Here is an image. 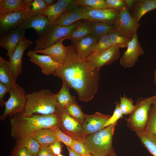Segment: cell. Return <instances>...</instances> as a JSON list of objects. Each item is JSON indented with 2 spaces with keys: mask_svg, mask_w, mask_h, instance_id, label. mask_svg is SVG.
I'll return each mask as SVG.
<instances>
[{
  "mask_svg": "<svg viewBox=\"0 0 156 156\" xmlns=\"http://www.w3.org/2000/svg\"><path fill=\"white\" fill-rule=\"evenodd\" d=\"M9 98L4 104L5 109L0 119L5 120L8 116L11 118L16 114L23 112L26 101V94L18 84L10 92Z\"/></svg>",
  "mask_w": 156,
  "mask_h": 156,
  "instance_id": "8",
  "label": "cell"
},
{
  "mask_svg": "<svg viewBox=\"0 0 156 156\" xmlns=\"http://www.w3.org/2000/svg\"><path fill=\"white\" fill-rule=\"evenodd\" d=\"M27 56L30 57L31 62L39 66L44 75H53L60 66V64L53 60L49 56L45 55H39L34 50L28 51Z\"/></svg>",
  "mask_w": 156,
  "mask_h": 156,
  "instance_id": "17",
  "label": "cell"
},
{
  "mask_svg": "<svg viewBox=\"0 0 156 156\" xmlns=\"http://www.w3.org/2000/svg\"><path fill=\"white\" fill-rule=\"evenodd\" d=\"M109 8L120 11L126 7L125 0H105Z\"/></svg>",
  "mask_w": 156,
  "mask_h": 156,
  "instance_id": "42",
  "label": "cell"
},
{
  "mask_svg": "<svg viewBox=\"0 0 156 156\" xmlns=\"http://www.w3.org/2000/svg\"><path fill=\"white\" fill-rule=\"evenodd\" d=\"M41 146H49L57 140L54 131L52 128H46L40 129L32 135Z\"/></svg>",
  "mask_w": 156,
  "mask_h": 156,
  "instance_id": "29",
  "label": "cell"
},
{
  "mask_svg": "<svg viewBox=\"0 0 156 156\" xmlns=\"http://www.w3.org/2000/svg\"><path fill=\"white\" fill-rule=\"evenodd\" d=\"M112 46L107 35L99 38L93 53H97L103 51Z\"/></svg>",
  "mask_w": 156,
  "mask_h": 156,
  "instance_id": "39",
  "label": "cell"
},
{
  "mask_svg": "<svg viewBox=\"0 0 156 156\" xmlns=\"http://www.w3.org/2000/svg\"><path fill=\"white\" fill-rule=\"evenodd\" d=\"M120 55V48L112 46L100 52L92 53L84 59L90 66L100 70L102 66L116 61Z\"/></svg>",
  "mask_w": 156,
  "mask_h": 156,
  "instance_id": "10",
  "label": "cell"
},
{
  "mask_svg": "<svg viewBox=\"0 0 156 156\" xmlns=\"http://www.w3.org/2000/svg\"><path fill=\"white\" fill-rule=\"evenodd\" d=\"M49 147L56 156L61 154L62 152V146L61 142L57 140H56L51 144Z\"/></svg>",
  "mask_w": 156,
  "mask_h": 156,
  "instance_id": "45",
  "label": "cell"
},
{
  "mask_svg": "<svg viewBox=\"0 0 156 156\" xmlns=\"http://www.w3.org/2000/svg\"><path fill=\"white\" fill-rule=\"evenodd\" d=\"M0 83L9 87L15 88L17 83L10 69L8 61L0 56Z\"/></svg>",
  "mask_w": 156,
  "mask_h": 156,
  "instance_id": "25",
  "label": "cell"
},
{
  "mask_svg": "<svg viewBox=\"0 0 156 156\" xmlns=\"http://www.w3.org/2000/svg\"><path fill=\"white\" fill-rule=\"evenodd\" d=\"M62 81L60 90L56 94L57 107L66 109L70 104L77 103L75 97L72 96L70 93V88L64 81Z\"/></svg>",
  "mask_w": 156,
  "mask_h": 156,
  "instance_id": "26",
  "label": "cell"
},
{
  "mask_svg": "<svg viewBox=\"0 0 156 156\" xmlns=\"http://www.w3.org/2000/svg\"><path fill=\"white\" fill-rule=\"evenodd\" d=\"M116 123L87 136L83 144L92 156H104L114 150L112 146V137Z\"/></svg>",
  "mask_w": 156,
  "mask_h": 156,
  "instance_id": "4",
  "label": "cell"
},
{
  "mask_svg": "<svg viewBox=\"0 0 156 156\" xmlns=\"http://www.w3.org/2000/svg\"><path fill=\"white\" fill-rule=\"evenodd\" d=\"M16 144L25 147L32 156H36L41 146L33 136L26 138L18 142Z\"/></svg>",
  "mask_w": 156,
  "mask_h": 156,
  "instance_id": "31",
  "label": "cell"
},
{
  "mask_svg": "<svg viewBox=\"0 0 156 156\" xmlns=\"http://www.w3.org/2000/svg\"><path fill=\"white\" fill-rule=\"evenodd\" d=\"M107 35L112 46L120 49L127 47L128 42L131 39L122 34L115 29Z\"/></svg>",
  "mask_w": 156,
  "mask_h": 156,
  "instance_id": "30",
  "label": "cell"
},
{
  "mask_svg": "<svg viewBox=\"0 0 156 156\" xmlns=\"http://www.w3.org/2000/svg\"><path fill=\"white\" fill-rule=\"evenodd\" d=\"M126 7L129 10L133 6L136 0H125Z\"/></svg>",
  "mask_w": 156,
  "mask_h": 156,
  "instance_id": "47",
  "label": "cell"
},
{
  "mask_svg": "<svg viewBox=\"0 0 156 156\" xmlns=\"http://www.w3.org/2000/svg\"><path fill=\"white\" fill-rule=\"evenodd\" d=\"M32 43L31 41L24 38L19 42L8 61L10 69L16 81L22 73V58L24 52Z\"/></svg>",
  "mask_w": 156,
  "mask_h": 156,
  "instance_id": "12",
  "label": "cell"
},
{
  "mask_svg": "<svg viewBox=\"0 0 156 156\" xmlns=\"http://www.w3.org/2000/svg\"><path fill=\"white\" fill-rule=\"evenodd\" d=\"M58 117L55 113L33 114L27 117L23 112H19L10 118L11 135L17 143L26 138L32 136L40 129L58 127Z\"/></svg>",
  "mask_w": 156,
  "mask_h": 156,
  "instance_id": "2",
  "label": "cell"
},
{
  "mask_svg": "<svg viewBox=\"0 0 156 156\" xmlns=\"http://www.w3.org/2000/svg\"><path fill=\"white\" fill-rule=\"evenodd\" d=\"M68 149L69 156H81L79 154L77 153L74 151L71 148L66 146Z\"/></svg>",
  "mask_w": 156,
  "mask_h": 156,
  "instance_id": "48",
  "label": "cell"
},
{
  "mask_svg": "<svg viewBox=\"0 0 156 156\" xmlns=\"http://www.w3.org/2000/svg\"><path fill=\"white\" fill-rule=\"evenodd\" d=\"M98 38L90 35L73 41L76 47V51L80 58L84 59L93 52Z\"/></svg>",
  "mask_w": 156,
  "mask_h": 156,
  "instance_id": "21",
  "label": "cell"
},
{
  "mask_svg": "<svg viewBox=\"0 0 156 156\" xmlns=\"http://www.w3.org/2000/svg\"><path fill=\"white\" fill-rule=\"evenodd\" d=\"M71 148L81 155L92 156L87 151L83 143L81 141L74 140Z\"/></svg>",
  "mask_w": 156,
  "mask_h": 156,
  "instance_id": "41",
  "label": "cell"
},
{
  "mask_svg": "<svg viewBox=\"0 0 156 156\" xmlns=\"http://www.w3.org/2000/svg\"><path fill=\"white\" fill-rule=\"evenodd\" d=\"M80 23L76 22L67 26L52 24L45 33L35 40L34 50L47 48L54 44L59 39L68 37Z\"/></svg>",
  "mask_w": 156,
  "mask_h": 156,
  "instance_id": "6",
  "label": "cell"
},
{
  "mask_svg": "<svg viewBox=\"0 0 156 156\" xmlns=\"http://www.w3.org/2000/svg\"><path fill=\"white\" fill-rule=\"evenodd\" d=\"M26 101L23 113L27 117L34 114L47 115L55 113L57 110L56 94L48 89H41L26 94Z\"/></svg>",
  "mask_w": 156,
  "mask_h": 156,
  "instance_id": "3",
  "label": "cell"
},
{
  "mask_svg": "<svg viewBox=\"0 0 156 156\" xmlns=\"http://www.w3.org/2000/svg\"><path fill=\"white\" fill-rule=\"evenodd\" d=\"M104 156H118L116 154L114 150L110 153Z\"/></svg>",
  "mask_w": 156,
  "mask_h": 156,
  "instance_id": "50",
  "label": "cell"
},
{
  "mask_svg": "<svg viewBox=\"0 0 156 156\" xmlns=\"http://www.w3.org/2000/svg\"><path fill=\"white\" fill-rule=\"evenodd\" d=\"M11 89L9 87L0 83V105L3 107L5 101L4 100L5 94L10 91Z\"/></svg>",
  "mask_w": 156,
  "mask_h": 156,
  "instance_id": "44",
  "label": "cell"
},
{
  "mask_svg": "<svg viewBox=\"0 0 156 156\" xmlns=\"http://www.w3.org/2000/svg\"><path fill=\"white\" fill-rule=\"evenodd\" d=\"M64 156L63 155H62L61 153V154H60L59 155H57V156Z\"/></svg>",
  "mask_w": 156,
  "mask_h": 156,
  "instance_id": "52",
  "label": "cell"
},
{
  "mask_svg": "<svg viewBox=\"0 0 156 156\" xmlns=\"http://www.w3.org/2000/svg\"><path fill=\"white\" fill-rule=\"evenodd\" d=\"M44 1L47 7H48L53 5L57 1L55 0H44Z\"/></svg>",
  "mask_w": 156,
  "mask_h": 156,
  "instance_id": "49",
  "label": "cell"
},
{
  "mask_svg": "<svg viewBox=\"0 0 156 156\" xmlns=\"http://www.w3.org/2000/svg\"><path fill=\"white\" fill-rule=\"evenodd\" d=\"M53 75L74 89L82 101L91 100L97 92L99 70L91 67L84 59L79 57L72 47L64 61Z\"/></svg>",
  "mask_w": 156,
  "mask_h": 156,
  "instance_id": "1",
  "label": "cell"
},
{
  "mask_svg": "<svg viewBox=\"0 0 156 156\" xmlns=\"http://www.w3.org/2000/svg\"><path fill=\"white\" fill-rule=\"evenodd\" d=\"M123 115L120 109L119 103L116 102V107L113 114L105 124L104 127L117 123L119 119L123 118Z\"/></svg>",
  "mask_w": 156,
  "mask_h": 156,
  "instance_id": "40",
  "label": "cell"
},
{
  "mask_svg": "<svg viewBox=\"0 0 156 156\" xmlns=\"http://www.w3.org/2000/svg\"><path fill=\"white\" fill-rule=\"evenodd\" d=\"M55 156H56L55 155Z\"/></svg>",
  "mask_w": 156,
  "mask_h": 156,
  "instance_id": "55",
  "label": "cell"
},
{
  "mask_svg": "<svg viewBox=\"0 0 156 156\" xmlns=\"http://www.w3.org/2000/svg\"><path fill=\"white\" fill-rule=\"evenodd\" d=\"M55 155L48 146H41V147L36 156H55Z\"/></svg>",
  "mask_w": 156,
  "mask_h": 156,
  "instance_id": "46",
  "label": "cell"
},
{
  "mask_svg": "<svg viewBox=\"0 0 156 156\" xmlns=\"http://www.w3.org/2000/svg\"><path fill=\"white\" fill-rule=\"evenodd\" d=\"M155 95H156V94H155Z\"/></svg>",
  "mask_w": 156,
  "mask_h": 156,
  "instance_id": "54",
  "label": "cell"
},
{
  "mask_svg": "<svg viewBox=\"0 0 156 156\" xmlns=\"http://www.w3.org/2000/svg\"><path fill=\"white\" fill-rule=\"evenodd\" d=\"M141 143L153 156H156V137L148 131H138L135 132Z\"/></svg>",
  "mask_w": 156,
  "mask_h": 156,
  "instance_id": "27",
  "label": "cell"
},
{
  "mask_svg": "<svg viewBox=\"0 0 156 156\" xmlns=\"http://www.w3.org/2000/svg\"><path fill=\"white\" fill-rule=\"evenodd\" d=\"M81 19L86 20V18L82 13L80 8L77 7L62 14L57 18L54 24L62 26H67Z\"/></svg>",
  "mask_w": 156,
  "mask_h": 156,
  "instance_id": "22",
  "label": "cell"
},
{
  "mask_svg": "<svg viewBox=\"0 0 156 156\" xmlns=\"http://www.w3.org/2000/svg\"><path fill=\"white\" fill-rule=\"evenodd\" d=\"M90 34L89 23L80 22L66 38L74 41L81 39Z\"/></svg>",
  "mask_w": 156,
  "mask_h": 156,
  "instance_id": "32",
  "label": "cell"
},
{
  "mask_svg": "<svg viewBox=\"0 0 156 156\" xmlns=\"http://www.w3.org/2000/svg\"><path fill=\"white\" fill-rule=\"evenodd\" d=\"M153 80L154 83L156 84V69H155L154 72Z\"/></svg>",
  "mask_w": 156,
  "mask_h": 156,
  "instance_id": "51",
  "label": "cell"
},
{
  "mask_svg": "<svg viewBox=\"0 0 156 156\" xmlns=\"http://www.w3.org/2000/svg\"><path fill=\"white\" fill-rule=\"evenodd\" d=\"M52 129L54 131L57 140L64 143L66 146L71 147L74 139L62 132L58 127Z\"/></svg>",
  "mask_w": 156,
  "mask_h": 156,
  "instance_id": "38",
  "label": "cell"
},
{
  "mask_svg": "<svg viewBox=\"0 0 156 156\" xmlns=\"http://www.w3.org/2000/svg\"><path fill=\"white\" fill-rule=\"evenodd\" d=\"M110 116L98 112L92 115L86 114L81 125L84 136L86 137L104 128L105 124Z\"/></svg>",
  "mask_w": 156,
  "mask_h": 156,
  "instance_id": "16",
  "label": "cell"
},
{
  "mask_svg": "<svg viewBox=\"0 0 156 156\" xmlns=\"http://www.w3.org/2000/svg\"><path fill=\"white\" fill-rule=\"evenodd\" d=\"M30 9L26 0H0V15L12 12H28Z\"/></svg>",
  "mask_w": 156,
  "mask_h": 156,
  "instance_id": "23",
  "label": "cell"
},
{
  "mask_svg": "<svg viewBox=\"0 0 156 156\" xmlns=\"http://www.w3.org/2000/svg\"><path fill=\"white\" fill-rule=\"evenodd\" d=\"M80 8L86 20L113 24L120 12L111 8L97 9L87 6Z\"/></svg>",
  "mask_w": 156,
  "mask_h": 156,
  "instance_id": "11",
  "label": "cell"
},
{
  "mask_svg": "<svg viewBox=\"0 0 156 156\" xmlns=\"http://www.w3.org/2000/svg\"><path fill=\"white\" fill-rule=\"evenodd\" d=\"M127 50L120 60V64L125 68L132 67L138 61L144 51L139 42L137 34L134 36L128 42Z\"/></svg>",
  "mask_w": 156,
  "mask_h": 156,
  "instance_id": "13",
  "label": "cell"
},
{
  "mask_svg": "<svg viewBox=\"0 0 156 156\" xmlns=\"http://www.w3.org/2000/svg\"><path fill=\"white\" fill-rule=\"evenodd\" d=\"M145 130L153 134L156 137V104H153L150 109Z\"/></svg>",
  "mask_w": 156,
  "mask_h": 156,
  "instance_id": "35",
  "label": "cell"
},
{
  "mask_svg": "<svg viewBox=\"0 0 156 156\" xmlns=\"http://www.w3.org/2000/svg\"><path fill=\"white\" fill-rule=\"evenodd\" d=\"M10 156H32L24 147L16 145L12 151Z\"/></svg>",
  "mask_w": 156,
  "mask_h": 156,
  "instance_id": "43",
  "label": "cell"
},
{
  "mask_svg": "<svg viewBox=\"0 0 156 156\" xmlns=\"http://www.w3.org/2000/svg\"><path fill=\"white\" fill-rule=\"evenodd\" d=\"M25 30L21 27L13 29L3 35L0 39V46L7 51V56L11 58L19 42L24 38Z\"/></svg>",
  "mask_w": 156,
  "mask_h": 156,
  "instance_id": "15",
  "label": "cell"
},
{
  "mask_svg": "<svg viewBox=\"0 0 156 156\" xmlns=\"http://www.w3.org/2000/svg\"><path fill=\"white\" fill-rule=\"evenodd\" d=\"M156 103V96L146 98L140 97L136 102L135 107L126 118L127 126L135 132L145 129L152 105Z\"/></svg>",
  "mask_w": 156,
  "mask_h": 156,
  "instance_id": "5",
  "label": "cell"
},
{
  "mask_svg": "<svg viewBox=\"0 0 156 156\" xmlns=\"http://www.w3.org/2000/svg\"><path fill=\"white\" fill-rule=\"evenodd\" d=\"M27 12L24 11L10 12L0 15V31L3 35L20 27L28 18Z\"/></svg>",
  "mask_w": 156,
  "mask_h": 156,
  "instance_id": "14",
  "label": "cell"
},
{
  "mask_svg": "<svg viewBox=\"0 0 156 156\" xmlns=\"http://www.w3.org/2000/svg\"><path fill=\"white\" fill-rule=\"evenodd\" d=\"M66 39V38L60 39L52 45L41 50H34V52L47 55L55 62L61 64L64 61L71 47L63 45L62 42Z\"/></svg>",
  "mask_w": 156,
  "mask_h": 156,
  "instance_id": "18",
  "label": "cell"
},
{
  "mask_svg": "<svg viewBox=\"0 0 156 156\" xmlns=\"http://www.w3.org/2000/svg\"><path fill=\"white\" fill-rule=\"evenodd\" d=\"M89 23L90 34L93 36L99 38L107 35L109 32L115 29L113 24L96 21Z\"/></svg>",
  "mask_w": 156,
  "mask_h": 156,
  "instance_id": "28",
  "label": "cell"
},
{
  "mask_svg": "<svg viewBox=\"0 0 156 156\" xmlns=\"http://www.w3.org/2000/svg\"><path fill=\"white\" fill-rule=\"evenodd\" d=\"M52 24L47 17L42 14L28 18L20 27L25 30L33 28L40 37L45 33Z\"/></svg>",
  "mask_w": 156,
  "mask_h": 156,
  "instance_id": "20",
  "label": "cell"
},
{
  "mask_svg": "<svg viewBox=\"0 0 156 156\" xmlns=\"http://www.w3.org/2000/svg\"><path fill=\"white\" fill-rule=\"evenodd\" d=\"M133 7L132 16L139 23L144 14L156 9V0H136Z\"/></svg>",
  "mask_w": 156,
  "mask_h": 156,
  "instance_id": "24",
  "label": "cell"
},
{
  "mask_svg": "<svg viewBox=\"0 0 156 156\" xmlns=\"http://www.w3.org/2000/svg\"><path fill=\"white\" fill-rule=\"evenodd\" d=\"M75 0H58L48 7L44 12L52 24L63 13L77 7Z\"/></svg>",
  "mask_w": 156,
  "mask_h": 156,
  "instance_id": "19",
  "label": "cell"
},
{
  "mask_svg": "<svg viewBox=\"0 0 156 156\" xmlns=\"http://www.w3.org/2000/svg\"><path fill=\"white\" fill-rule=\"evenodd\" d=\"M55 113L58 118V126L60 129L73 139L83 143L86 137L81 125L70 116L66 109L57 107Z\"/></svg>",
  "mask_w": 156,
  "mask_h": 156,
  "instance_id": "7",
  "label": "cell"
},
{
  "mask_svg": "<svg viewBox=\"0 0 156 156\" xmlns=\"http://www.w3.org/2000/svg\"><path fill=\"white\" fill-rule=\"evenodd\" d=\"M120 98L119 107L123 115L129 114L135 107L132 99L126 96L125 95L123 96H120Z\"/></svg>",
  "mask_w": 156,
  "mask_h": 156,
  "instance_id": "37",
  "label": "cell"
},
{
  "mask_svg": "<svg viewBox=\"0 0 156 156\" xmlns=\"http://www.w3.org/2000/svg\"><path fill=\"white\" fill-rule=\"evenodd\" d=\"M81 156H86L81 155Z\"/></svg>",
  "mask_w": 156,
  "mask_h": 156,
  "instance_id": "53",
  "label": "cell"
},
{
  "mask_svg": "<svg viewBox=\"0 0 156 156\" xmlns=\"http://www.w3.org/2000/svg\"><path fill=\"white\" fill-rule=\"evenodd\" d=\"M76 4L97 9L109 8L105 0H77Z\"/></svg>",
  "mask_w": 156,
  "mask_h": 156,
  "instance_id": "36",
  "label": "cell"
},
{
  "mask_svg": "<svg viewBox=\"0 0 156 156\" xmlns=\"http://www.w3.org/2000/svg\"><path fill=\"white\" fill-rule=\"evenodd\" d=\"M66 109L71 117L81 125L82 124L85 120L86 114L82 112L79 105L77 103H72L68 106Z\"/></svg>",
  "mask_w": 156,
  "mask_h": 156,
  "instance_id": "33",
  "label": "cell"
},
{
  "mask_svg": "<svg viewBox=\"0 0 156 156\" xmlns=\"http://www.w3.org/2000/svg\"><path fill=\"white\" fill-rule=\"evenodd\" d=\"M31 6V8L27 12L28 18L43 14L44 12L48 7L44 0H34Z\"/></svg>",
  "mask_w": 156,
  "mask_h": 156,
  "instance_id": "34",
  "label": "cell"
},
{
  "mask_svg": "<svg viewBox=\"0 0 156 156\" xmlns=\"http://www.w3.org/2000/svg\"><path fill=\"white\" fill-rule=\"evenodd\" d=\"M113 25L115 30L130 39L137 34L140 26L126 7L119 12Z\"/></svg>",
  "mask_w": 156,
  "mask_h": 156,
  "instance_id": "9",
  "label": "cell"
}]
</instances>
